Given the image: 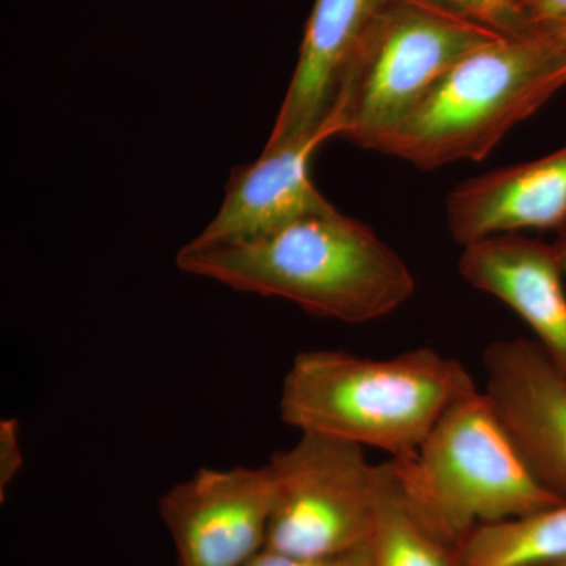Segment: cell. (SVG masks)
I'll return each instance as SVG.
<instances>
[{"mask_svg": "<svg viewBox=\"0 0 566 566\" xmlns=\"http://www.w3.org/2000/svg\"><path fill=\"white\" fill-rule=\"evenodd\" d=\"M463 249L464 281L509 305L566 378L565 273L554 243L504 233Z\"/></svg>", "mask_w": 566, "mask_h": 566, "instance_id": "cell-10", "label": "cell"}, {"mask_svg": "<svg viewBox=\"0 0 566 566\" xmlns=\"http://www.w3.org/2000/svg\"><path fill=\"white\" fill-rule=\"evenodd\" d=\"M475 387L463 365L431 348L389 359L312 349L294 357L279 408L283 422L300 433L374 447L406 461L447 409Z\"/></svg>", "mask_w": 566, "mask_h": 566, "instance_id": "cell-2", "label": "cell"}, {"mask_svg": "<svg viewBox=\"0 0 566 566\" xmlns=\"http://www.w3.org/2000/svg\"><path fill=\"white\" fill-rule=\"evenodd\" d=\"M485 394L536 480L566 501V378L536 340H497L483 354Z\"/></svg>", "mask_w": 566, "mask_h": 566, "instance_id": "cell-8", "label": "cell"}, {"mask_svg": "<svg viewBox=\"0 0 566 566\" xmlns=\"http://www.w3.org/2000/svg\"><path fill=\"white\" fill-rule=\"evenodd\" d=\"M370 546L374 566H460L457 546L431 534L409 509L392 460L378 464V506Z\"/></svg>", "mask_w": 566, "mask_h": 566, "instance_id": "cell-14", "label": "cell"}, {"mask_svg": "<svg viewBox=\"0 0 566 566\" xmlns=\"http://www.w3.org/2000/svg\"><path fill=\"white\" fill-rule=\"evenodd\" d=\"M244 566H374V556L370 545L337 556L323 557L292 556L264 547Z\"/></svg>", "mask_w": 566, "mask_h": 566, "instance_id": "cell-16", "label": "cell"}, {"mask_svg": "<svg viewBox=\"0 0 566 566\" xmlns=\"http://www.w3.org/2000/svg\"><path fill=\"white\" fill-rule=\"evenodd\" d=\"M502 35L436 0H386L349 63L327 122L337 137L375 150L450 66Z\"/></svg>", "mask_w": 566, "mask_h": 566, "instance_id": "cell-5", "label": "cell"}, {"mask_svg": "<svg viewBox=\"0 0 566 566\" xmlns=\"http://www.w3.org/2000/svg\"><path fill=\"white\" fill-rule=\"evenodd\" d=\"M460 566H549L566 560V501L475 528L457 545Z\"/></svg>", "mask_w": 566, "mask_h": 566, "instance_id": "cell-13", "label": "cell"}, {"mask_svg": "<svg viewBox=\"0 0 566 566\" xmlns=\"http://www.w3.org/2000/svg\"><path fill=\"white\" fill-rule=\"evenodd\" d=\"M386 0H315L268 144L323 128L365 33Z\"/></svg>", "mask_w": 566, "mask_h": 566, "instance_id": "cell-12", "label": "cell"}, {"mask_svg": "<svg viewBox=\"0 0 566 566\" xmlns=\"http://www.w3.org/2000/svg\"><path fill=\"white\" fill-rule=\"evenodd\" d=\"M549 566H566V560L558 562V564L549 565Z\"/></svg>", "mask_w": 566, "mask_h": 566, "instance_id": "cell-21", "label": "cell"}, {"mask_svg": "<svg viewBox=\"0 0 566 566\" xmlns=\"http://www.w3.org/2000/svg\"><path fill=\"white\" fill-rule=\"evenodd\" d=\"M554 248H556L558 260H560L562 268L566 275V229L558 232L557 240L554 241Z\"/></svg>", "mask_w": 566, "mask_h": 566, "instance_id": "cell-20", "label": "cell"}, {"mask_svg": "<svg viewBox=\"0 0 566 566\" xmlns=\"http://www.w3.org/2000/svg\"><path fill=\"white\" fill-rule=\"evenodd\" d=\"M392 461L417 520L452 546L475 528L562 502L536 480L490 398L476 387L447 409L415 457Z\"/></svg>", "mask_w": 566, "mask_h": 566, "instance_id": "cell-4", "label": "cell"}, {"mask_svg": "<svg viewBox=\"0 0 566 566\" xmlns=\"http://www.w3.org/2000/svg\"><path fill=\"white\" fill-rule=\"evenodd\" d=\"M447 223L461 245L521 230L566 229V145L458 186L447 199Z\"/></svg>", "mask_w": 566, "mask_h": 566, "instance_id": "cell-11", "label": "cell"}, {"mask_svg": "<svg viewBox=\"0 0 566 566\" xmlns=\"http://www.w3.org/2000/svg\"><path fill=\"white\" fill-rule=\"evenodd\" d=\"M274 505L270 465L202 468L159 499L180 566H244L266 546Z\"/></svg>", "mask_w": 566, "mask_h": 566, "instance_id": "cell-7", "label": "cell"}, {"mask_svg": "<svg viewBox=\"0 0 566 566\" xmlns=\"http://www.w3.org/2000/svg\"><path fill=\"white\" fill-rule=\"evenodd\" d=\"M274 505L266 549L323 557L370 545L378 506V464L364 447L301 433L271 457Z\"/></svg>", "mask_w": 566, "mask_h": 566, "instance_id": "cell-6", "label": "cell"}, {"mask_svg": "<svg viewBox=\"0 0 566 566\" xmlns=\"http://www.w3.org/2000/svg\"><path fill=\"white\" fill-rule=\"evenodd\" d=\"M436 2L497 29L499 32L512 33L509 0H436Z\"/></svg>", "mask_w": 566, "mask_h": 566, "instance_id": "cell-18", "label": "cell"}, {"mask_svg": "<svg viewBox=\"0 0 566 566\" xmlns=\"http://www.w3.org/2000/svg\"><path fill=\"white\" fill-rule=\"evenodd\" d=\"M512 33L536 31L566 21V0H509Z\"/></svg>", "mask_w": 566, "mask_h": 566, "instance_id": "cell-15", "label": "cell"}, {"mask_svg": "<svg viewBox=\"0 0 566 566\" xmlns=\"http://www.w3.org/2000/svg\"><path fill=\"white\" fill-rule=\"evenodd\" d=\"M24 458L20 441V423L17 419L0 420V497L20 474Z\"/></svg>", "mask_w": 566, "mask_h": 566, "instance_id": "cell-17", "label": "cell"}, {"mask_svg": "<svg viewBox=\"0 0 566 566\" xmlns=\"http://www.w3.org/2000/svg\"><path fill=\"white\" fill-rule=\"evenodd\" d=\"M566 85V51L542 31L505 33L461 57L374 151L430 170L485 159Z\"/></svg>", "mask_w": 566, "mask_h": 566, "instance_id": "cell-3", "label": "cell"}, {"mask_svg": "<svg viewBox=\"0 0 566 566\" xmlns=\"http://www.w3.org/2000/svg\"><path fill=\"white\" fill-rule=\"evenodd\" d=\"M177 266L238 292L282 297L308 314L352 324L390 315L416 292L405 260L370 227L335 208L243 240L189 241L178 252Z\"/></svg>", "mask_w": 566, "mask_h": 566, "instance_id": "cell-1", "label": "cell"}, {"mask_svg": "<svg viewBox=\"0 0 566 566\" xmlns=\"http://www.w3.org/2000/svg\"><path fill=\"white\" fill-rule=\"evenodd\" d=\"M536 31L545 32L546 35L556 41L558 46L564 48L566 51V21L549 25V28L536 29Z\"/></svg>", "mask_w": 566, "mask_h": 566, "instance_id": "cell-19", "label": "cell"}, {"mask_svg": "<svg viewBox=\"0 0 566 566\" xmlns=\"http://www.w3.org/2000/svg\"><path fill=\"white\" fill-rule=\"evenodd\" d=\"M333 137L337 134L326 120L314 133L266 144L255 163L234 167L222 207L193 240H243L281 229L304 216L334 210L311 177L315 151Z\"/></svg>", "mask_w": 566, "mask_h": 566, "instance_id": "cell-9", "label": "cell"}]
</instances>
